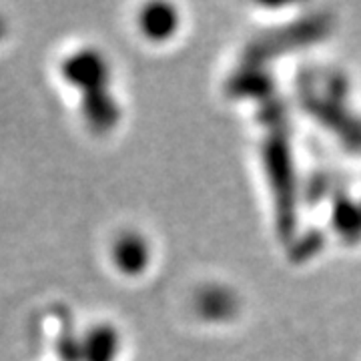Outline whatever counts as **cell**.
Returning <instances> with one entry per match:
<instances>
[{"instance_id": "277c9868", "label": "cell", "mask_w": 361, "mask_h": 361, "mask_svg": "<svg viewBox=\"0 0 361 361\" xmlns=\"http://www.w3.org/2000/svg\"><path fill=\"white\" fill-rule=\"evenodd\" d=\"M142 249L141 241L137 237H133L129 233L121 235L115 239V245L111 251V257L115 261V265L121 271H135L142 263Z\"/></svg>"}, {"instance_id": "7a4b0ae2", "label": "cell", "mask_w": 361, "mask_h": 361, "mask_svg": "<svg viewBox=\"0 0 361 361\" xmlns=\"http://www.w3.org/2000/svg\"><path fill=\"white\" fill-rule=\"evenodd\" d=\"M78 115L82 116V123L92 133L101 135L115 125L116 104L106 89L90 92L85 97H78Z\"/></svg>"}, {"instance_id": "6da1fadb", "label": "cell", "mask_w": 361, "mask_h": 361, "mask_svg": "<svg viewBox=\"0 0 361 361\" xmlns=\"http://www.w3.org/2000/svg\"><path fill=\"white\" fill-rule=\"evenodd\" d=\"M59 77L78 97L106 89L111 68L104 54L94 47H77L59 63Z\"/></svg>"}, {"instance_id": "3957f363", "label": "cell", "mask_w": 361, "mask_h": 361, "mask_svg": "<svg viewBox=\"0 0 361 361\" xmlns=\"http://www.w3.org/2000/svg\"><path fill=\"white\" fill-rule=\"evenodd\" d=\"M116 334L113 327L99 323L80 334L78 361H115Z\"/></svg>"}]
</instances>
